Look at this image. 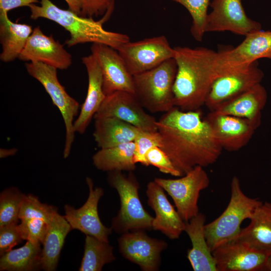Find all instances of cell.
Segmentation results:
<instances>
[{
	"label": "cell",
	"instance_id": "8",
	"mask_svg": "<svg viewBox=\"0 0 271 271\" xmlns=\"http://www.w3.org/2000/svg\"><path fill=\"white\" fill-rule=\"evenodd\" d=\"M204 167L197 166L180 178L154 179L172 198L176 210L186 222L199 213L198 201L200 193L210 184Z\"/></svg>",
	"mask_w": 271,
	"mask_h": 271
},
{
	"label": "cell",
	"instance_id": "13",
	"mask_svg": "<svg viewBox=\"0 0 271 271\" xmlns=\"http://www.w3.org/2000/svg\"><path fill=\"white\" fill-rule=\"evenodd\" d=\"M90 50L100 66L106 96L118 91L134 93L133 75L116 50L100 43H92Z\"/></svg>",
	"mask_w": 271,
	"mask_h": 271
},
{
	"label": "cell",
	"instance_id": "7",
	"mask_svg": "<svg viewBox=\"0 0 271 271\" xmlns=\"http://www.w3.org/2000/svg\"><path fill=\"white\" fill-rule=\"evenodd\" d=\"M25 67L28 74L42 85L62 115L65 128L63 155L66 159L70 154L75 139L74 119L78 114L80 105L60 83L56 68L39 62L26 63Z\"/></svg>",
	"mask_w": 271,
	"mask_h": 271
},
{
	"label": "cell",
	"instance_id": "16",
	"mask_svg": "<svg viewBox=\"0 0 271 271\" xmlns=\"http://www.w3.org/2000/svg\"><path fill=\"white\" fill-rule=\"evenodd\" d=\"M264 76L256 61L245 69L219 77L211 84L205 105L212 111L221 103L261 83Z\"/></svg>",
	"mask_w": 271,
	"mask_h": 271
},
{
	"label": "cell",
	"instance_id": "38",
	"mask_svg": "<svg viewBox=\"0 0 271 271\" xmlns=\"http://www.w3.org/2000/svg\"><path fill=\"white\" fill-rule=\"evenodd\" d=\"M39 0H0V12L7 13L15 8L29 7L32 4L40 3Z\"/></svg>",
	"mask_w": 271,
	"mask_h": 271
},
{
	"label": "cell",
	"instance_id": "18",
	"mask_svg": "<svg viewBox=\"0 0 271 271\" xmlns=\"http://www.w3.org/2000/svg\"><path fill=\"white\" fill-rule=\"evenodd\" d=\"M223 149L238 151L246 146L257 128L249 120L211 111L205 118Z\"/></svg>",
	"mask_w": 271,
	"mask_h": 271
},
{
	"label": "cell",
	"instance_id": "10",
	"mask_svg": "<svg viewBox=\"0 0 271 271\" xmlns=\"http://www.w3.org/2000/svg\"><path fill=\"white\" fill-rule=\"evenodd\" d=\"M145 109L134 93L118 91L105 96L93 118L114 117L141 130L158 131L157 120Z\"/></svg>",
	"mask_w": 271,
	"mask_h": 271
},
{
	"label": "cell",
	"instance_id": "41",
	"mask_svg": "<svg viewBox=\"0 0 271 271\" xmlns=\"http://www.w3.org/2000/svg\"><path fill=\"white\" fill-rule=\"evenodd\" d=\"M265 270L271 271V253L269 254L265 264Z\"/></svg>",
	"mask_w": 271,
	"mask_h": 271
},
{
	"label": "cell",
	"instance_id": "17",
	"mask_svg": "<svg viewBox=\"0 0 271 271\" xmlns=\"http://www.w3.org/2000/svg\"><path fill=\"white\" fill-rule=\"evenodd\" d=\"M18 59L42 62L60 70L67 69L72 62L71 55L63 46L52 35H46L38 26L33 29Z\"/></svg>",
	"mask_w": 271,
	"mask_h": 271
},
{
	"label": "cell",
	"instance_id": "37",
	"mask_svg": "<svg viewBox=\"0 0 271 271\" xmlns=\"http://www.w3.org/2000/svg\"><path fill=\"white\" fill-rule=\"evenodd\" d=\"M24 240L18 224H11L0 227L1 256L12 249Z\"/></svg>",
	"mask_w": 271,
	"mask_h": 271
},
{
	"label": "cell",
	"instance_id": "35",
	"mask_svg": "<svg viewBox=\"0 0 271 271\" xmlns=\"http://www.w3.org/2000/svg\"><path fill=\"white\" fill-rule=\"evenodd\" d=\"M80 16L93 18L102 16L107 21L114 7V0H81Z\"/></svg>",
	"mask_w": 271,
	"mask_h": 271
},
{
	"label": "cell",
	"instance_id": "25",
	"mask_svg": "<svg viewBox=\"0 0 271 271\" xmlns=\"http://www.w3.org/2000/svg\"><path fill=\"white\" fill-rule=\"evenodd\" d=\"M7 14L0 12V59L4 63L18 58L33 30L29 25L12 22Z\"/></svg>",
	"mask_w": 271,
	"mask_h": 271
},
{
	"label": "cell",
	"instance_id": "1",
	"mask_svg": "<svg viewBox=\"0 0 271 271\" xmlns=\"http://www.w3.org/2000/svg\"><path fill=\"white\" fill-rule=\"evenodd\" d=\"M165 152L181 177L195 167L215 163L222 148L199 109L184 111L174 106L157 120Z\"/></svg>",
	"mask_w": 271,
	"mask_h": 271
},
{
	"label": "cell",
	"instance_id": "33",
	"mask_svg": "<svg viewBox=\"0 0 271 271\" xmlns=\"http://www.w3.org/2000/svg\"><path fill=\"white\" fill-rule=\"evenodd\" d=\"M133 142L134 162L146 166H148L146 156L148 151L154 147H162L161 136L158 131H147L140 130Z\"/></svg>",
	"mask_w": 271,
	"mask_h": 271
},
{
	"label": "cell",
	"instance_id": "34",
	"mask_svg": "<svg viewBox=\"0 0 271 271\" xmlns=\"http://www.w3.org/2000/svg\"><path fill=\"white\" fill-rule=\"evenodd\" d=\"M49 223L40 219L21 220L18 226L24 240L38 242L43 244Z\"/></svg>",
	"mask_w": 271,
	"mask_h": 271
},
{
	"label": "cell",
	"instance_id": "28",
	"mask_svg": "<svg viewBox=\"0 0 271 271\" xmlns=\"http://www.w3.org/2000/svg\"><path fill=\"white\" fill-rule=\"evenodd\" d=\"M41 243L28 240L23 246L1 256V271H34L42 269Z\"/></svg>",
	"mask_w": 271,
	"mask_h": 271
},
{
	"label": "cell",
	"instance_id": "2",
	"mask_svg": "<svg viewBox=\"0 0 271 271\" xmlns=\"http://www.w3.org/2000/svg\"><path fill=\"white\" fill-rule=\"evenodd\" d=\"M40 6L31 5L30 18H44L59 24L69 33L65 41L68 47L87 43L108 45L117 51L125 43L130 41L126 34L109 31L104 29L105 21L101 19L82 17L70 10L58 7L50 0H40Z\"/></svg>",
	"mask_w": 271,
	"mask_h": 271
},
{
	"label": "cell",
	"instance_id": "5",
	"mask_svg": "<svg viewBox=\"0 0 271 271\" xmlns=\"http://www.w3.org/2000/svg\"><path fill=\"white\" fill-rule=\"evenodd\" d=\"M177 71L174 58L133 76L136 96L152 113L166 112L175 106L173 87Z\"/></svg>",
	"mask_w": 271,
	"mask_h": 271
},
{
	"label": "cell",
	"instance_id": "4",
	"mask_svg": "<svg viewBox=\"0 0 271 271\" xmlns=\"http://www.w3.org/2000/svg\"><path fill=\"white\" fill-rule=\"evenodd\" d=\"M230 186V199L225 210L205 225V237L212 252L220 245L236 239L241 230L242 222L250 219L255 209L262 203L243 193L237 176L233 177Z\"/></svg>",
	"mask_w": 271,
	"mask_h": 271
},
{
	"label": "cell",
	"instance_id": "15",
	"mask_svg": "<svg viewBox=\"0 0 271 271\" xmlns=\"http://www.w3.org/2000/svg\"><path fill=\"white\" fill-rule=\"evenodd\" d=\"M217 271L265 270L269 253L254 249L235 239L212 251Z\"/></svg>",
	"mask_w": 271,
	"mask_h": 271
},
{
	"label": "cell",
	"instance_id": "39",
	"mask_svg": "<svg viewBox=\"0 0 271 271\" xmlns=\"http://www.w3.org/2000/svg\"><path fill=\"white\" fill-rule=\"evenodd\" d=\"M68 6L69 9L79 15L81 12V0H64Z\"/></svg>",
	"mask_w": 271,
	"mask_h": 271
},
{
	"label": "cell",
	"instance_id": "24",
	"mask_svg": "<svg viewBox=\"0 0 271 271\" xmlns=\"http://www.w3.org/2000/svg\"><path fill=\"white\" fill-rule=\"evenodd\" d=\"M94 140L99 149L133 142L140 129L114 117L94 118Z\"/></svg>",
	"mask_w": 271,
	"mask_h": 271
},
{
	"label": "cell",
	"instance_id": "40",
	"mask_svg": "<svg viewBox=\"0 0 271 271\" xmlns=\"http://www.w3.org/2000/svg\"><path fill=\"white\" fill-rule=\"evenodd\" d=\"M18 151V150L16 148L12 149H1L0 150V157L1 158H4L9 156L15 155Z\"/></svg>",
	"mask_w": 271,
	"mask_h": 271
},
{
	"label": "cell",
	"instance_id": "22",
	"mask_svg": "<svg viewBox=\"0 0 271 271\" xmlns=\"http://www.w3.org/2000/svg\"><path fill=\"white\" fill-rule=\"evenodd\" d=\"M206 216L199 213L186 222L184 231L189 236L192 247L187 258L194 271H217L212 251L205 235Z\"/></svg>",
	"mask_w": 271,
	"mask_h": 271
},
{
	"label": "cell",
	"instance_id": "9",
	"mask_svg": "<svg viewBox=\"0 0 271 271\" xmlns=\"http://www.w3.org/2000/svg\"><path fill=\"white\" fill-rule=\"evenodd\" d=\"M132 75L153 69L175 57V51L164 36L129 41L117 50Z\"/></svg>",
	"mask_w": 271,
	"mask_h": 271
},
{
	"label": "cell",
	"instance_id": "23",
	"mask_svg": "<svg viewBox=\"0 0 271 271\" xmlns=\"http://www.w3.org/2000/svg\"><path fill=\"white\" fill-rule=\"evenodd\" d=\"M249 224L236 238L249 246L271 253V203H262L254 211Z\"/></svg>",
	"mask_w": 271,
	"mask_h": 271
},
{
	"label": "cell",
	"instance_id": "14",
	"mask_svg": "<svg viewBox=\"0 0 271 271\" xmlns=\"http://www.w3.org/2000/svg\"><path fill=\"white\" fill-rule=\"evenodd\" d=\"M86 182L89 190L86 201L78 209L66 204L64 216L72 229L78 230L86 235L108 242V237L112 229L103 225L98 213V204L104 194L103 190L100 187L94 188L92 180L89 177H86Z\"/></svg>",
	"mask_w": 271,
	"mask_h": 271
},
{
	"label": "cell",
	"instance_id": "20",
	"mask_svg": "<svg viewBox=\"0 0 271 271\" xmlns=\"http://www.w3.org/2000/svg\"><path fill=\"white\" fill-rule=\"evenodd\" d=\"M88 75V89L85 99L74 123L75 132L84 133L106 95L103 90L102 77L100 66L91 54L81 58Z\"/></svg>",
	"mask_w": 271,
	"mask_h": 271
},
{
	"label": "cell",
	"instance_id": "19",
	"mask_svg": "<svg viewBox=\"0 0 271 271\" xmlns=\"http://www.w3.org/2000/svg\"><path fill=\"white\" fill-rule=\"evenodd\" d=\"M148 204L155 213L152 229L160 231L169 238H178L184 231L186 222L168 199L164 190L154 181L147 187Z\"/></svg>",
	"mask_w": 271,
	"mask_h": 271
},
{
	"label": "cell",
	"instance_id": "21",
	"mask_svg": "<svg viewBox=\"0 0 271 271\" xmlns=\"http://www.w3.org/2000/svg\"><path fill=\"white\" fill-rule=\"evenodd\" d=\"M267 100V91L259 83L221 103L212 111L245 118L258 128L261 124V111Z\"/></svg>",
	"mask_w": 271,
	"mask_h": 271
},
{
	"label": "cell",
	"instance_id": "29",
	"mask_svg": "<svg viewBox=\"0 0 271 271\" xmlns=\"http://www.w3.org/2000/svg\"><path fill=\"white\" fill-rule=\"evenodd\" d=\"M116 259L108 242L86 235L79 271H100L106 263Z\"/></svg>",
	"mask_w": 271,
	"mask_h": 271
},
{
	"label": "cell",
	"instance_id": "26",
	"mask_svg": "<svg viewBox=\"0 0 271 271\" xmlns=\"http://www.w3.org/2000/svg\"><path fill=\"white\" fill-rule=\"evenodd\" d=\"M72 229L64 216L58 212L54 215L42 244V269L46 271L56 269L65 238Z\"/></svg>",
	"mask_w": 271,
	"mask_h": 271
},
{
	"label": "cell",
	"instance_id": "36",
	"mask_svg": "<svg viewBox=\"0 0 271 271\" xmlns=\"http://www.w3.org/2000/svg\"><path fill=\"white\" fill-rule=\"evenodd\" d=\"M146 159L148 166H153L162 173L174 176L181 177L170 158L165 152L159 147H154L147 152Z\"/></svg>",
	"mask_w": 271,
	"mask_h": 271
},
{
	"label": "cell",
	"instance_id": "3",
	"mask_svg": "<svg viewBox=\"0 0 271 271\" xmlns=\"http://www.w3.org/2000/svg\"><path fill=\"white\" fill-rule=\"evenodd\" d=\"M174 48L177 66L173 87L175 106L184 111L199 109L205 104L210 86L204 78L197 48Z\"/></svg>",
	"mask_w": 271,
	"mask_h": 271
},
{
	"label": "cell",
	"instance_id": "12",
	"mask_svg": "<svg viewBox=\"0 0 271 271\" xmlns=\"http://www.w3.org/2000/svg\"><path fill=\"white\" fill-rule=\"evenodd\" d=\"M119 252L144 271H156L161 264V254L168 246L164 240L148 236L144 230L127 232L118 239Z\"/></svg>",
	"mask_w": 271,
	"mask_h": 271
},
{
	"label": "cell",
	"instance_id": "30",
	"mask_svg": "<svg viewBox=\"0 0 271 271\" xmlns=\"http://www.w3.org/2000/svg\"><path fill=\"white\" fill-rule=\"evenodd\" d=\"M26 194L13 187L4 190L0 195V227L18 224L21 208Z\"/></svg>",
	"mask_w": 271,
	"mask_h": 271
},
{
	"label": "cell",
	"instance_id": "11",
	"mask_svg": "<svg viewBox=\"0 0 271 271\" xmlns=\"http://www.w3.org/2000/svg\"><path fill=\"white\" fill-rule=\"evenodd\" d=\"M208 14L206 32L229 31L246 36L261 30V25L246 15L241 0H213Z\"/></svg>",
	"mask_w": 271,
	"mask_h": 271
},
{
	"label": "cell",
	"instance_id": "31",
	"mask_svg": "<svg viewBox=\"0 0 271 271\" xmlns=\"http://www.w3.org/2000/svg\"><path fill=\"white\" fill-rule=\"evenodd\" d=\"M183 6L192 19L190 32L194 39L201 42L205 33V28L210 0H172Z\"/></svg>",
	"mask_w": 271,
	"mask_h": 271
},
{
	"label": "cell",
	"instance_id": "6",
	"mask_svg": "<svg viewBox=\"0 0 271 271\" xmlns=\"http://www.w3.org/2000/svg\"><path fill=\"white\" fill-rule=\"evenodd\" d=\"M108 182L117 191L120 207L111 221V228L117 233L152 229L154 217L144 208L139 195L140 184L130 172L127 176L121 171L108 172Z\"/></svg>",
	"mask_w": 271,
	"mask_h": 271
},
{
	"label": "cell",
	"instance_id": "27",
	"mask_svg": "<svg viewBox=\"0 0 271 271\" xmlns=\"http://www.w3.org/2000/svg\"><path fill=\"white\" fill-rule=\"evenodd\" d=\"M133 142L100 149L92 156L93 164L98 170L105 172H132L136 169Z\"/></svg>",
	"mask_w": 271,
	"mask_h": 271
},
{
	"label": "cell",
	"instance_id": "32",
	"mask_svg": "<svg viewBox=\"0 0 271 271\" xmlns=\"http://www.w3.org/2000/svg\"><path fill=\"white\" fill-rule=\"evenodd\" d=\"M58 212L57 208L42 203L38 197L32 194L25 195L19 214L20 220L28 219H40L50 223Z\"/></svg>",
	"mask_w": 271,
	"mask_h": 271
}]
</instances>
